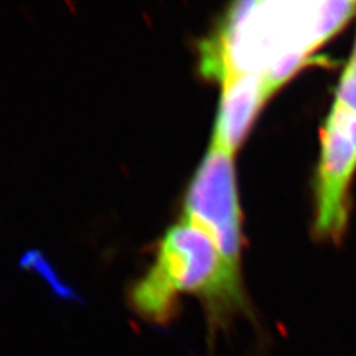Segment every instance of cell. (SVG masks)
Segmentation results:
<instances>
[{
  "instance_id": "cell-1",
  "label": "cell",
  "mask_w": 356,
  "mask_h": 356,
  "mask_svg": "<svg viewBox=\"0 0 356 356\" xmlns=\"http://www.w3.org/2000/svg\"><path fill=\"white\" fill-rule=\"evenodd\" d=\"M181 294L202 300L211 331L247 310L241 276L229 269L207 233L184 218L166 232L153 267L132 286L131 306L146 321L166 324Z\"/></svg>"
},
{
  "instance_id": "cell-2",
  "label": "cell",
  "mask_w": 356,
  "mask_h": 356,
  "mask_svg": "<svg viewBox=\"0 0 356 356\" xmlns=\"http://www.w3.org/2000/svg\"><path fill=\"white\" fill-rule=\"evenodd\" d=\"M270 9L259 10V3L239 5L227 26L204 48V73L221 79L233 73H261V61L263 73L285 63L302 64L310 49L350 18L356 3H318L315 10L286 13Z\"/></svg>"
},
{
  "instance_id": "cell-3",
  "label": "cell",
  "mask_w": 356,
  "mask_h": 356,
  "mask_svg": "<svg viewBox=\"0 0 356 356\" xmlns=\"http://www.w3.org/2000/svg\"><path fill=\"white\" fill-rule=\"evenodd\" d=\"M184 220L204 230L216 243L229 269L241 276V209L235 153L211 141L188 186Z\"/></svg>"
},
{
  "instance_id": "cell-4",
  "label": "cell",
  "mask_w": 356,
  "mask_h": 356,
  "mask_svg": "<svg viewBox=\"0 0 356 356\" xmlns=\"http://www.w3.org/2000/svg\"><path fill=\"white\" fill-rule=\"evenodd\" d=\"M356 171V116L332 104L321 132L318 209L321 238L339 241L348 221V192Z\"/></svg>"
},
{
  "instance_id": "cell-5",
  "label": "cell",
  "mask_w": 356,
  "mask_h": 356,
  "mask_svg": "<svg viewBox=\"0 0 356 356\" xmlns=\"http://www.w3.org/2000/svg\"><path fill=\"white\" fill-rule=\"evenodd\" d=\"M220 81L222 91L211 141L235 153L264 103L284 81L273 72L233 73Z\"/></svg>"
},
{
  "instance_id": "cell-6",
  "label": "cell",
  "mask_w": 356,
  "mask_h": 356,
  "mask_svg": "<svg viewBox=\"0 0 356 356\" xmlns=\"http://www.w3.org/2000/svg\"><path fill=\"white\" fill-rule=\"evenodd\" d=\"M334 104L356 116V42L349 63L344 67L341 79L339 82Z\"/></svg>"
}]
</instances>
